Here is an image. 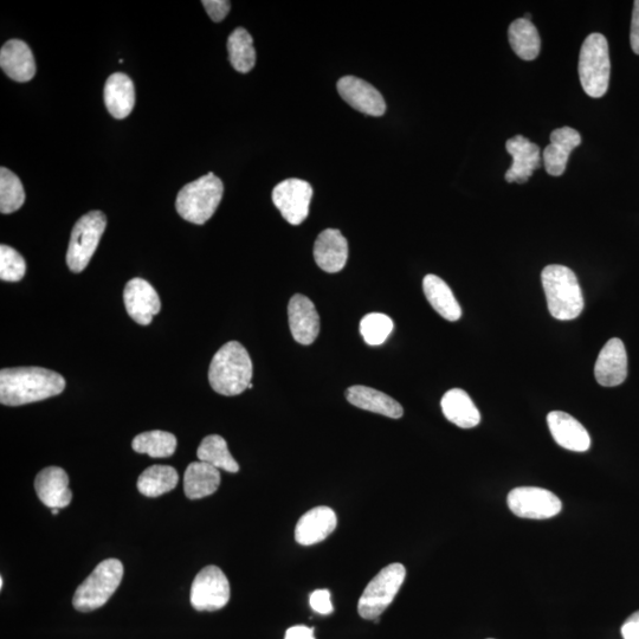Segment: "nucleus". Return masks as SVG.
<instances>
[{"label": "nucleus", "mask_w": 639, "mask_h": 639, "mask_svg": "<svg viewBox=\"0 0 639 639\" xmlns=\"http://www.w3.org/2000/svg\"><path fill=\"white\" fill-rule=\"evenodd\" d=\"M66 380L43 367H16L0 372V403L21 406L61 395Z\"/></svg>", "instance_id": "1"}, {"label": "nucleus", "mask_w": 639, "mask_h": 639, "mask_svg": "<svg viewBox=\"0 0 639 639\" xmlns=\"http://www.w3.org/2000/svg\"><path fill=\"white\" fill-rule=\"evenodd\" d=\"M254 367L245 347L237 341L225 344L213 357L209 370V382L222 396H238L249 389Z\"/></svg>", "instance_id": "2"}, {"label": "nucleus", "mask_w": 639, "mask_h": 639, "mask_svg": "<svg viewBox=\"0 0 639 639\" xmlns=\"http://www.w3.org/2000/svg\"><path fill=\"white\" fill-rule=\"evenodd\" d=\"M542 287L554 319H577L584 309V296L576 274L570 268L552 264L542 270Z\"/></svg>", "instance_id": "3"}, {"label": "nucleus", "mask_w": 639, "mask_h": 639, "mask_svg": "<svg viewBox=\"0 0 639 639\" xmlns=\"http://www.w3.org/2000/svg\"><path fill=\"white\" fill-rule=\"evenodd\" d=\"M223 193L222 180L213 173L206 174L180 190L176 209L185 221L203 225L216 212L222 202Z\"/></svg>", "instance_id": "4"}, {"label": "nucleus", "mask_w": 639, "mask_h": 639, "mask_svg": "<svg viewBox=\"0 0 639 639\" xmlns=\"http://www.w3.org/2000/svg\"><path fill=\"white\" fill-rule=\"evenodd\" d=\"M579 77L584 92L600 99L608 92L611 63L609 43L602 34H591L583 43L579 56Z\"/></svg>", "instance_id": "5"}, {"label": "nucleus", "mask_w": 639, "mask_h": 639, "mask_svg": "<svg viewBox=\"0 0 639 639\" xmlns=\"http://www.w3.org/2000/svg\"><path fill=\"white\" fill-rule=\"evenodd\" d=\"M124 577V565L118 559H107L95 567L90 576L75 592L74 608L81 612H90L102 608L121 584Z\"/></svg>", "instance_id": "6"}, {"label": "nucleus", "mask_w": 639, "mask_h": 639, "mask_svg": "<svg viewBox=\"0 0 639 639\" xmlns=\"http://www.w3.org/2000/svg\"><path fill=\"white\" fill-rule=\"evenodd\" d=\"M406 577L402 564H391L383 568L366 586L358 603L359 615L367 621H376L395 600Z\"/></svg>", "instance_id": "7"}, {"label": "nucleus", "mask_w": 639, "mask_h": 639, "mask_svg": "<svg viewBox=\"0 0 639 639\" xmlns=\"http://www.w3.org/2000/svg\"><path fill=\"white\" fill-rule=\"evenodd\" d=\"M107 219L100 211L88 212L75 224L69 242L67 264L74 273L85 270L98 249Z\"/></svg>", "instance_id": "8"}, {"label": "nucleus", "mask_w": 639, "mask_h": 639, "mask_svg": "<svg viewBox=\"0 0 639 639\" xmlns=\"http://www.w3.org/2000/svg\"><path fill=\"white\" fill-rule=\"evenodd\" d=\"M507 503L513 514L522 519L532 520L554 518L563 508V503L557 495L538 487L513 489L508 494Z\"/></svg>", "instance_id": "9"}, {"label": "nucleus", "mask_w": 639, "mask_h": 639, "mask_svg": "<svg viewBox=\"0 0 639 639\" xmlns=\"http://www.w3.org/2000/svg\"><path fill=\"white\" fill-rule=\"evenodd\" d=\"M230 600L227 576L217 566H206L197 574L191 587V604L197 611H217Z\"/></svg>", "instance_id": "10"}, {"label": "nucleus", "mask_w": 639, "mask_h": 639, "mask_svg": "<svg viewBox=\"0 0 639 639\" xmlns=\"http://www.w3.org/2000/svg\"><path fill=\"white\" fill-rule=\"evenodd\" d=\"M313 197L311 184L292 178L284 180L273 191V202L289 224L300 225L309 215Z\"/></svg>", "instance_id": "11"}, {"label": "nucleus", "mask_w": 639, "mask_h": 639, "mask_svg": "<svg viewBox=\"0 0 639 639\" xmlns=\"http://www.w3.org/2000/svg\"><path fill=\"white\" fill-rule=\"evenodd\" d=\"M338 92L342 99L358 112L370 116H382L386 112L383 95L364 80L345 76L338 82Z\"/></svg>", "instance_id": "12"}, {"label": "nucleus", "mask_w": 639, "mask_h": 639, "mask_svg": "<svg viewBox=\"0 0 639 639\" xmlns=\"http://www.w3.org/2000/svg\"><path fill=\"white\" fill-rule=\"evenodd\" d=\"M124 301L129 316L141 326L151 325L153 316L161 308L157 290L142 279H133L126 284Z\"/></svg>", "instance_id": "13"}, {"label": "nucleus", "mask_w": 639, "mask_h": 639, "mask_svg": "<svg viewBox=\"0 0 639 639\" xmlns=\"http://www.w3.org/2000/svg\"><path fill=\"white\" fill-rule=\"evenodd\" d=\"M288 318L294 340L303 346L312 345L320 333V316L314 303L305 295H294L289 301Z\"/></svg>", "instance_id": "14"}, {"label": "nucleus", "mask_w": 639, "mask_h": 639, "mask_svg": "<svg viewBox=\"0 0 639 639\" xmlns=\"http://www.w3.org/2000/svg\"><path fill=\"white\" fill-rule=\"evenodd\" d=\"M595 376L599 385L615 387L628 377V355L623 341L613 338L606 342L596 361Z\"/></svg>", "instance_id": "15"}, {"label": "nucleus", "mask_w": 639, "mask_h": 639, "mask_svg": "<svg viewBox=\"0 0 639 639\" xmlns=\"http://www.w3.org/2000/svg\"><path fill=\"white\" fill-rule=\"evenodd\" d=\"M548 428L554 441L561 448L576 453H585L591 447L589 432L576 418L563 411H552L547 416Z\"/></svg>", "instance_id": "16"}, {"label": "nucleus", "mask_w": 639, "mask_h": 639, "mask_svg": "<svg viewBox=\"0 0 639 639\" xmlns=\"http://www.w3.org/2000/svg\"><path fill=\"white\" fill-rule=\"evenodd\" d=\"M507 152L513 157L511 169L506 172L508 183L525 184L541 165L540 147L522 135L509 139Z\"/></svg>", "instance_id": "17"}, {"label": "nucleus", "mask_w": 639, "mask_h": 639, "mask_svg": "<svg viewBox=\"0 0 639 639\" xmlns=\"http://www.w3.org/2000/svg\"><path fill=\"white\" fill-rule=\"evenodd\" d=\"M338 525L337 514L328 507H316L302 515L295 528V540L302 546H313L324 541Z\"/></svg>", "instance_id": "18"}, {"label": "nucleus", "mask_w": 639, "mask_h": 639, "mask_svg": "<svg viewBox=\"0 0 639 639\" xmlns=\"http://www.w3.org/2000/svg\"><path fill=\"white\" fill-rule=\"evenodd\" d=\"M38 499L50 509H63L73 500L69 477L62 468L49 467L41 471L35 480Z\"/></svg>", "instance_id": "19"}, {"label": "nucleus", "mask_w": 639, "mask_h": 639, "mask_svg": "<svg viewBox=\"0 0 639 639\" xmlns=\"http://www.w3.org/2000/svg\"><path fill=\"white\" fill-rule=\"evenodd\" d=\"M314 258L319 268L329 274L339 273L348 260V242L339 230L322 231L314 245Z\"/></svg>", "instance_id": "20"}, {"label": "nucleus", "mask_w": 639, "mask_h": 639, "mask_svg": "<svg viewBox=\"0 0 639 639\" xmlns=\"http://www.w3.org/2000/svg\"><path fill=\"white\" fill-rule=\"evenodd\" d=\"M580 144H582V137L576 129L571 127L555 129L551 133V144L545 148L544 157H542L547 173L553 177L563 176L571 152Z\"/></svg>", "instance_id": "21"}, {"label": "nucleus", "mask_w": 639, "mask_h": 639, "mask_svg": "<svg viewBox=\"0 0 639 639\" xmlns=\"http://www.w3.org/2000/svg\"><path fill=\"white\" fill-rule=\"evenodd\" d=\"M0 67L10 79L17 82H29L36 75L34 55L27 43L11 40L0 51Z\"/></svg>", "instance_id": "22"}, {"label": "nucleus", "mask_w": 639, "mask_h": 639, "mask_svg": "<svg viewBox=\"0 0 639 639\" xmlns=\"http://www.w3.org/2000/svg\"><path fill=\"white\" fill-rule=\"evenodd\" d=\"M346 398L352 405L361 410L378 413L385 417L398 419L403 417L404 409L397 400L385 393L363 385L351 386L346 391Z\"/></svg>", "instance_id": "23"}, {"label": "nucleus", "mask_w": 639, "mask_h": 639, "mask_svg": "<svg viewBox=\"0 0 639 639\" xmlns=\"http://www.w3.org/2000/svg\"><path fill=\"white\" fill-rule=\"evenodd\" d=\"M108 112L115 119H125L132 113L135 105V88L133 81L122 73H116L108 77L105 90H103Z\"/></svg>", "instance_id": "24"}, {"label": "nucleus", "mask_w": 639, "mask_h": 639, "mask_svg": "<svg viewBox=\"0 0 639 639\" xmlns=\"http://www.w3.org/2000/svg\"><path fill=\"white\" fill-rule=\"evenodd\" d=\"M442 411L449 422L462 429L479 425L481 415L466 391L453 389L445 393L441 402Z\"/></svg>", "instance_id": "25"}, {"label": "nucleus", "mask_w": 639, "mask_h": 639, "mask_svg": "<svg viewBox=\"0 0 639 639\" xmlns=\"http://www.w3.org/2000/svg\"><path fill=\"white\" fill-rule=\"evenodd\" d=\"M219 484H221V473L209 463L193 462L185 471L184 492L187 499L199 500L215 494Z\"/></svg>", "instance_id": "26"}, {"label": "nucleus", "mask_w": 639, "mask_h": 639, "mask_svg": "<svg viewBox=\"0 0 639 639\" xmlns=\"http://www.w3.org/2000/svg\"><path fill=\"white\" fill-rule=\"evenodd\" d=\"M423 290L432 308L448 321L461 319L462 309L457 302L453 290L450 289L441 277L426 275L423 280Z\"/></svg>", "instance_id": "27"}, {"label": "nucleus", "mask_w": 639, "mask_h": 639, "mask_svg": "<svg viewBox=\"0 0 639 639\" xmlns=\"http://www.w3.org/2000/svg\"><path fill=\"white\" fill-rule=\"evenodd\" d=\"M509 43L521 60L534 61L540 54L539 31L531 21L516 19L508 30Z\"/></svg>", "instance_id": "28"}, {"label": "nucleus", "mask_w": 639, "mask_h": 639, "mask_svg": "<svg viewBox=\"0 0 639 639\" xmlns=\"http://www.w3.org/2000/svg\"><path fill=\"white\" fill-rule=\"evenodd\" d=\"M179 476L177 470L170 466H153L147 468L139 477V492L147 497H158L177 487Z\"/></svg>", "instance_id": "29"}, {"label": "nucleus", "mask_w": 639, "mask_h": 639, "mask_svg": "<svg viewBox=\"0 0 639 639\" xmlns=\"http://www.w3.org/2000/svg\"><path fill=\"white\" fill-rule=\"evenodd\" d=\"M198 460L211 464L219 470L237 473L240 466L230 454L227 441L218 435L205 437L197 451Z\"/></svg>", "instance_id": "30"}, {"label": "nucleus", "mask_w": 639, "mask_h": 639, "mask_svg": "<svg viewBox=\"0 0 639 639\" xmlns=\"http://www.w3.org/2000/svg\"><path fill=\"white\" fill-rule=\"evenodd\" d=\"M228 51L231 66L238 73L247 74L256 64L253 37L244 28H237L229 37Z\"/></svg>", "instance_id": "31"}, {"label": "nucleus", "mask_w": 639, "mask_h": 639, "mask_svg": "<svg viewBox=\"0 0 639 639\" xmlns=\"http://www.w3.org/2000/svg\"><path fill=\"white\" fill-rule=\"evenodd\" d=\"M132 448L135 453L146 454L153 458L170 457L176 453L177 438L166 431L142 432L134 438Z\"/></svg>", "instance_id": "32"}, {"label": "nucleus", "mask_w": 639, "mask_h": 639, "mask_svg": "<svg viewBox=\"0 0 639 639\" xmlns=\"http://www.w3.org/2000/svg\"><path fill=\"white\" fill-rule=\"evenodd\" d=\"M25 202L21 179L5 167L0 169V212L3 215L16 212Z\"/></svg>", "instance_id": "33"}, {"label": "nucleus", "mask_w": 639, "mask_h": 639, "mask_svg": "<svg viewBox=\"0 0 639 639\" xmlns=\"http://www.w3.org/2000/svg\"><path fill=\"white\" fill-rule=\"evenodd\" d=\"M395 328L390 316L382 313H371L364 316L360 322V333L367 345H383Z\"/></svg>", "instance_id": "34"}, {"label": "nucleus", "mask_w": 639, "mask_h": 639, "mask_svg": "<svg viewBox=\"0 0 639 639\" xmlns=\"http://www.w3.org/2000/svg\"><path fill=\"white\" fill-rule=\"evenodd\" d=\"M27 271V264L21 254L9 245L0 247V279L6 282L21 281Z\"/></svg>", "instance_id": "35"}, {"label": "nucleus", "mask_w": 639, "mask_h": 639, "mask_svg": "<svg viewBox=\"0 0 639 639\" xmlns=\"http://www.w3.org/2000/svg\"><path fill=\"white\" fill-rule=\"evenodd\" d=\"M309 604L316 613L320 615H329L333 612V604L331 602V592L328 590H316L309 598Z\"/></svg>", "instance_id": "36"}, {"label": "nucleus", "mask_w": 639, "mask_h": 639, "mask_svg": "<svg viewBox=\"0 0 639 639\" xmlns=\"http://www.w3.org/2000/svg\"><path fill=\"white\" fill-rule=\"evenodd\" d=\"M204 8L213 22H222L228 16L231 3L228 0H204Z\"/></svg>", "instance_id": "37"}, {"label": "nucleus", "mask_w": 639, "mask_h": 639, "mask_svg": "<svg viewBox=\"0 0 639 639\" xmlns=\"http://www.w3.org/2000/svg\"><path fill=\"white\" fill-rule=\"evenodd\" d=\"M624 639H639V611L632 613L622 626Z\"/></svg>", "instance_id": "38"}, {"label": "nucleus", "mask_w": 639, "mask_h": 639, "mask_svg": "<svg viewBox=\"0 0 639 639\" xmlns=\"http://www.w3.org/2000/svg\"><path fill=\"white\" fill-rule=\"evenodd\" d=\"M630 42L634 53L639 55V0L634 3V12H632Z\"/></svg>", "instance_id": "39"}, {"label": "nucleus", "mask_w": 639, "mask_h": 639, "mask_svg": "<svg viewBox=\"0 0 639 639\" xmlns=\"http://www.w3.org/2000/svg\"><path fill=\"white\" fill-rule=\"evenodd\" d=\"M284 639H315L314 629L305 625H296L287 630Z\"/></svg>", "instance_id": "40"}, {"label": "nucleus", "mask_w": 639, "mask_h": 639, "mask_svg": "<svg viewBox=\"0 0 639 639\" xmlns=\"http://www.w3.org/2000/svg\"><path fill=\"white\" fill-rule=\"evenodd\" d=\"M60 511H61V509L54 508V509H51V514L57 515L58 513H60Z\"/></svg>", "instance_id": "41"}, {"label": "nucleus", "mask_w": 639, "mask_h": 639, "mask_svg": "<svg viewBox=\"0 0 639 639\" xmlns=\"http://www.w3.org/2000/svg\"><path fill=\"white\" fill-rule=\"evenodd\" d=\"M3 585H4V579L2 577L0 578V589H3Z\"/></svg>", "instance_id": "42"}, {"label": "nucleus", "mask_w": 639, "mask_h": 639, "mask_svg": "<svg viewBox=\"0 0 639 639\" xmlns=\"http://www.w3.org/2000/svg\"><path fill=\"white\" fill-rule=\"evenodd\" d=\"M490 639H492V638H490Z\"/></svg>", "instance_id": "43"}]
</instances>
